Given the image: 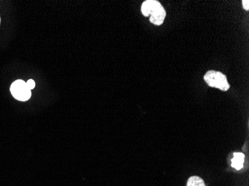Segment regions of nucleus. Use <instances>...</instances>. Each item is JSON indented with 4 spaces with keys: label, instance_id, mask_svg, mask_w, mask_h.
<instances>
[{
    "label": "nucleus",
    "instance_id": "obj_1",
    "mask_svg": "<svg viewBox=\"0 0 249 186\" xmlns=\"http://www.w3.org/2000/svg\"><path fill=\"white\" fill-rule=\"evenodd\" d=\"M141 11L145 17L150 16V22L152 24L160 26L163 24L166 16L165 11L161 4L156 0H146L142 3Z\"/></svg>",
    "mask_w": 249,
    "mask_h": 186
},
{
    "label": "nucleus",
    "instance_id": "obj_2",
    "mask_svg": "<svg viewBox=\"0 0 249 186\" xmlns=\"http://www.w3.org/2000/svg\"><path fill=\"white\" fill-rule=\"evenodd\" d=\"M204 80L211 87L217 88L222 91H228L230 89L227 77L218 71H208L204 76Z\"/></svg>",
    "mask_w": 249,
    "mask_h": 186
},
{
    "label": "nucleus",
    "instance_id": "obj_3",
    "mask_svg": "<svg viewBox=\"0 0 249 186\" xmlns=\"http://www.w3.org/2000/svg\"><path fill=\"white\" fill-rule=\"evenodd\" d=\"M11 92L15 99L21 101L29 100L32 96L31 89L28 87L26 82L22 80H18L12 84L11 86Z\"/></svg>",
    "mask_w": 249,
    "mask_h": 186
},
{
    "label": "nucleus",
    "instance_id": "obj_4",
    "mask_svg": "<svg viewBox=\"0 0 249 186\" xmlns=\"http://www.w3.org/2000/svg\"><path fill=\"white\" fill-rule=\"evenodd\" d=\"M245 155L242 153H234L233 158L232 159V167L236 170H240L243 167L244 163Z\"/></svg>",
    "mask_w": 249,
    "mask_h": 186
},
{
    "label": "nucleus",
    "instance_id": "obj_5",
    "mask_svg": "<svg viewBox=\"0 0 249 186\" xmlns=\"http://www.w3.org/2000/svg\"><path fill=\"white\" fill-rule=\"evenodd\" d=\"M187 186H206L202 179L197 176H193L187 181Z\"/></svg>",
    "mask_w": 249,
    "mask_h": 186
},
{
    "label": "nucleus",
    "instance_id": "obj_6",
    "mask_svg": "<svg viewBox=\"0 0 249 186\" xmlns=\"http://www.w3.org/2000/svg\"><path fill=\"white\" fill-rule=\"evenodd\" d=\"M26 85H27L28 87L32 90L35 88L36 86V82L33 81V80H29V81L26 82Z\"/></svg>",
    "mask_w": 249,
    "mask_h": 186
},
{
    "label": "nucleus",
    "instance_id": "obj_7",
    "mask_svg": "<svg viewBox=\"0 0 249 186\" xmlns=\"http://www.w3.org/2000/svg\"><path fill=\"white\" fill-rule=\"evenodd\" d=\"M243 8H244V9L246 10V11H249V1H248V0H243Z\"/></svg>",
    "mask_w": 249,
    "mask_h": 186
}]
</instances>
